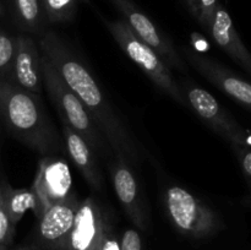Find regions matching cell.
<instances>
[{"label":"cell","mask_w":251,"mask_h":250,"mask_svg":"<svg viewBox=\"0 0 251 250\" xmlns=\"http://www.w3.org/2000/svg\"><path fill=\"white\" fill-rule=\"evenodd\" d=\"M38 46L43 56L53 64L97 123L115 156L123 157L129 163L139 161L141 153L136 137L80 56L50 29H46L39 36Z\"/></svg>","instance_id":"6da1fadb"},{"label":"cell","mask_w":251,"mask_h":250,"mask_svg":"<svg viewBox=\"0 0 251 250\" xmlns=\"http://www.w3.org/2000/svg\"><path fill=\"white\" fill-rule=\"evenodd\" d=\"M0 120L15 139L41 157L65 150L63 137L48 117L39 95L12 81L0 82Z\"/></svg>","instance_id":"7a4b0ae2"},{"label":"cell","mask_w":251,"mask_h":250,"mask_svg":"<svg viewBox=\"0 0 251 250\" xmlns=\"http://www.w3.org/2000/svg\"><path fill=\"white\" fill-rule=\"evenodd\" d=\"M43 87H46L49 100L64 125H68L81 135L98 156L104 158L114 156L109 142L100 131L97 123L46 56H43Z\"/></svg>","instance_id":"3957f363"},{"label":"cell","mask_w":251,"mask_h":250,"mask_svg":"<svg viewBox=\"0 0 251 250\" xmlns=\"http://www.w3.org/2000/svg\"><path fill=\"white\" fill-rule=\"evenodd\" d=\"M103 22L120 49L144 71L145 75L172 100L180 105H185L178 82L166 61L149 44L140 39L125 24L124 20L110 21L103 19Z\"/></svg>","instance_id":"277c9868"},{"label":"cell","mask_w":251,"mask_h":250,"mask_svg":"<svg viewBox=\"0 0 251 250\" xmlns=\"http://www.w3.org/2000/svg\"><path fill=\"white\" fill-rule=\"evenodd\" d=\"M164 206L172 225L185 237L202 239L222 228L217 213L181 186L172 185L167 189Z\"/></svg>","instance_id":"5b68a950"},{"label":"cell","mask_w":251,"mask_h":250,"mask_svg":"<svg viewBox=\"0 0 251 250\" xmlns=\"http://www.w3.org/2000/svg\"><path fill=\"white\" fill-rule=\"evenodd\" d=\"M178 86L185 100V104L190 105L191 109L208 126L228 140L232 146L247 147L245 146L247 132L226 112L225 108L208 91L190 81H181L178 82Z\"/></svg>","instance_id":"8992f818"},{"label":"cell","mask_w":251,"mask_h":250,"mask_svg":"<svg viewBox=\"0 0 251 250\" xmlns=\"http://www.w3.org/2000/svg\"><path fill=\"white\" fill-rule=\"evenodd\" d=\"M110 1L119 10L123 20L129 26V28L140 39L149 44L166 61L169 68H174L179 71H186L185 63L174 47L173 42L132 0H110Z\"/></svg>","instance_id":"52a82bcc"},{"label":"cell","mask_w":251,"mask_h":250,"mask_svg":"<svg viewBox=\"0 0 251 250\" xmlns=\"http://www.w3.org/2000/svg\"><path fill=\"white\" fill-rule=\"evenodd\" d=\"M31 189L38 199L41 217L49 206L65 200L74 193L69 164L61 157H56V154L42 156Z\"/></svg>","instance_id":"ba28073f"},{"label":"cell","mask_w":251,"mask_h":250,"mask_svg":"<svg viewBox=\"0 0 251 250\" xmlns=\"http://www.w3.org/2000/svg\"><path fill=\"white\" fill-rule=\"evenodd\" d=\"M109 169L113 186L123 210L135 227L146 230L150 223L149 213L139 181L130 168V163L123 157L114 154Z\"/></svg>","instance_id":"9c48e42d"},{"label":"cell","mask_w":251,"mask_h":250,"mask_svg":"<svg viewBox=\"0 0 251 250\" xmlns=\"http://www.w3.org/2000/svg\"><path fill=\"white\" fill-rule=\"evenodd\" d=\"M77 195L74 191L65 200L49 206L37 220V238L47 250H64L78 207Z\"/></svg>","instance_id":"30bf717a"},{"label":"cell","mask_w":251,"mask_h":250,"mask_svg":"<svg viewBox=\"0 0 251 250\" xmlns=\"http://www.w3.org/2000/svg\"><path fill=\"white\" fill-rule=\"evenodd\" d=\"M109 227L100 202L93 196L80 201L64 250H100Z\"/></svg>","instance_id":"8fae6325"},{"label":"cell","mask_w":251,"mask_h":250,"mask_svg":"<svg viewBox=\"0 0 251 250\" xmlns=\"http://www.w3.org/2000/svg\"><path fill=\"white\" fill-rule=\"evenodd\" d=\"M185 59L200 75L245 108L251 109V83L228 70L226 66L189 48H183Z\"/></svg>","instance_id":"7c38bea8"},{"label":"cell","mask_w":251,"mask_h":250,"mask_svg":"<svg viewBox=\"0 0 251 250\" xmlns=\"http://www.w3.org/2000/svg\"><path fill=\"white\" fill-rule=\"evenodd\" d=\"M11 81L28 92L41 95L43 90V55L38 41L27 34L15 37Z\"/></svg>","instance_id":"4fadbf2b"},{"label":"cell","mask_w":251,"mask_h":250,"mask_svg":"<svg viewBox=\"0 0 251 250\" xmlns=\"http://www.w3.org/2000/svg\"><path fill=\"white\" fill-rule=\"evenodd\" d=\"M63 141L65 152L76 168L78 169L86 183L92 190H103V175L100 172L97 153L81 135L63 124Z\"/></svg>","instance_id":"5bb4252c"},{"label":"cell","mask_w":251,"mask_h":250,"mask_svg":"<svg viewBox=\"0 0 251 250\" xmlns=\"http://www.w3.org/2000/svg\"><path fill=\"white\" fill-rule=\"evenodd\" d=\"M206 31L223 51L251 75V54L243 44L230 15L221 4L216 9L215 16Z\"/></svg>","instance_id":"9a60e30c"},{"label":"cell","mask_w":251,"mask_h":250,"mask_svg":"<svg viewBox=\"0 0 251 250\" xmlns=\"http://www.w3.org/2000/svg\"><path fill=\"white\" fill-rule=\"evenodd\" d=\"M1 186L7 213L15 227L28 210H32L36 220L39 217L41 208L38 199L31 188L15 189L4 178H1Z\"/></svg>","instance_id":"2e32d148"},{"label":"cell","mask_w":251,"mask_h":250,"mask_svg":"<svg viewBox=\"0 0 251 250\" xmlns=\"http://www.w3.org/2000/svg\"><path fill=\"white\" fill-rule=\"evenodd\" d=\"M12 14L20 28L31 34L41 36L48 24L39 0H10Z\"/></svg>","instance_id":"e0dca14e"},{"label":"cell","mask_w":251,"mask_h":250,"mask_svg":"<svg viewBox=\"0 0 251 250\" xmlns=\"http://www.w3.org/2000/svg\"><path fill=\"white\" fill-rule=\"evenodd\" d=\"M48 24H66L74 21L80 0H39Z\"/></svg>","instance_id":"ac0fdd59"},{"label":"cell","mask_w":251,"mask_h":250,"mask_svg":"<svg viewBox=\"0 0 251 250\" xmlns=\"http://www.w3.org/2000/svg\"><path fill=\"white\" fill-rule=\"evenodd\" d=\"M186 7L193 15L194 19L203 29H207L212 21L217 6L218 0H184Z\"/></svg>","instance_id":"d6986e66"},{"label":"cell","mask_w":251,"mask_h":250,"mask_svg":"<svg viewBox=\"0 0 251 250\" xmlns=\"http://www.w3.org/2000/svg\"><path fill=\"white\" fill-rule=\"evenodd\" d=\"M15 55V37L0 31V82L11 81Z\"/></svg>","instance_id":"ffe728a7"},{"label":"cell","mask_w":251,"mask_h":250,"mask_svg":"<svg viewBox=\"0 0 251 250\" xmlns=\"http://www.w3.org/2000/svg\"><path fill=\"white\" fill-rule=\"evenodd\" d=\"M15 225H12L11 220L7 213L6 205L4 200V193H2L1 179H0V245H9L12 242L15 235Z\"/></svg>","instance_id":"44dd1931"},{"label":"cell","mask_w":251,"mask_h":250,"mask_svg":"<svg viewBox=\"0 0 251 250\" xmlns=\"http://www.w3.org/2000/svg\"><path fill=\"white\" fill-rule=\"evenodd\" d=\"M120 250H142V240L136 229L129 228L124 230L120 238Z\"/></svg>","instance_id":"7402d4cb"},{"label":"cell","mask_w":251,"mask_h":250,"mask_svg":"<svg viewBox=\"0 0 251 250\" xmlns=\"http://www.w3.org/2000/svg\"><path fill=\"white\" fill-rule=\"evenodd\" d=\"M233 149L239 158L240 166H242L245 175L251 179V151L244 146H233Z\"/></svg>","instance_id":"603a6c76"},{"label":"cell","mask_w":251,"mask_h":250,"mask_svg":"<svg viewBox=\"0 0 251 250\" xmlns=\"http://www.w3.org/2000/svg\"><path fill=\"white\" fill-rule=\"evenodd\" d=\"M100 250H120V239L113 232L110 225L107 228V232H105L104 238H103Z\"/></svg>","instance_id":"cb8c5ba5"},{"label":"cell","mask_w":251,"mask_h":250,"mask_svg":"<svg viewBox=\"0 0 251 250\" xmlns=\"http://www.w3.org/2000/svg\"><path fill=\"white\" fill-rule=\"evenodd\" d=\"M2 14H4V6H2L1 1H0V16H1Z\"/></svg>","instance_id":"d4e9b609"},{"label":"cell","mask_w":251,"mask_h":250,"mask_svg":"<svg viewBox=\"0 0 251 250\" xmlns=\"http://www.w3.org/2000/svg\"><path fill=\"white\" fill-rule=\"evenodd\" d=\"M19 250H34V249H32V248H28V247H25V248H21V249H19Z\"/></svg>","instance_id":"484cf974"},{"label":"cell","mask_w":251,"mask_h":250,"mask_svg":"<svg viewBox=\"0 0 251 250\" xmlns=\"http://www.w3.org/2000/svg\"><path fill=\"white\" fill-rule=\"evenodd\" d=\"M0 250H7L6 245H0Z\"/></svg>","instance_id":"4316f807"}]
</instances>
